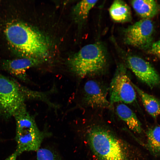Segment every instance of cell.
<instances>
[{"instance_id":"obj_1","label":"cell","mask_w":160,"mask_h":160,"mask_svg":"<svg viewBox=\"0 0 160 160\" xmlns=\"http://www.w3.org/2000/svg\"><path fill=\"white\" fill-rule=\"evenodd\" d=\"M4 33L11 49L20 57L40 60L47 56L49 45L46 39L26 24L18 21L10 23Z\"/></svg>"},{"instance_id":"obj_2","label":"cell","mask_w":160,"mask_h":160,"mask_svg":"<svg viewBox=\"0 0 160 160\" xmlns=\"http://www.w3.org/2000/svg\"><path fill=\"white\" fill-rule=\"evenodd\" d=\"M87 138L90 148L98 160H133L128 147L104 126H92Z\"/></svg>"},{"instance_id":"obj_3","label":"cell","mask_w":160,"mask_h":160,"mask_svg":"<svg viewBox=\"0 0 160 160\" xmlns=\"http://www.w3.org/2000/svg\"><path fill=\"white\" fill-rule=\"evenodd\" d=\"M106 50L100 42L84 46L69 59L71 71L80 78L100 73L107 64Z\"/></svg>"},{"instance_id":"obj_4","label":"cell","mask_w":160,"mask_h":160,"mask_svg":"<svg viewBox=\"0 0 160 160\" xmlns=\"http://www.w3.org/2000/svg\"><path fill=\"white\" fill-rule=\"evenodd\" d=\"M13 116L16 127L15 151L19 155L25 152L37 151L48 135L40 130L34 119L27 111L25 104L17 111Z\"/></svg>"},{"instance_id":"obj_5","label":"cell","mask_w":160,"mask_h":160,"mask_svg":"<svg viewBox=\"0 0 160 160\" xmlns=\"http://www.w3.org/2000/svg\"><path fill=\"white\" fill-rule=\"evenodd\" d=\"M38 95V92L0 74V116L5 119L13 116L26 100L36 98Z\"/></svg>"},{"instance_id":"obj_6","label":"cell","mask_w":160,"mask_h":160,"mask_svg":"<svg viewBox=\"0 0 160 160\" xmlns=\"http://www.w3.org/2000/svg\"><path fill=\"white\" fill-rule=\"evenodd\" d=\"M111 105L119 102L130 104L136 99L135 90L123 64L118 65L109 88Z\"/></svg>"},{"instance_id":"obj_7","label":"cell","mask_w":160,"mask_h":160,"mask_svg":"<svg viewBox=\"0 0 160 160\" xmlns=\"http://www.w3.org/2000/svg\"><path fill=\"white\" fill-rule=\"evenodd\" d=\"M153 31L152 21L143 19L124 29V42L126 44L148 50L153 43Z\"/></svg>"},{"instance_id":"obj_8","label":"cell","mask_w":160,"mask_h":160,"mask_svg":"<svg viewBox=\"0 0 160 160\" xmlns=\"http://www.w3.org/2000/svg\"><path fill=\"white\" fill-rule=\"evenodd\" d=\"M116 47L127 66L139 79L151 88L160 85V76L149 63L140 57Z\"/></svg>"},{"instance_id":"obj_9","label":"cell","mask_w":160,"mask_h":160,"mask_svg":"<svg viewBox=\"0 0 160 160\" xmlns=\"http://www.w3.org/2000/svg\"><path fill=\"white\" fill-rule=\"evenodd\" d=\"M83 103L92 108H110L111 107L107 98V90L99 82L91 80L85 83L83 91Z\"/></svg>"},{"instance_id":"obj_10","label":"cell","mask_w":160,"mask_h":160,"mask_svg":"<svg viewBox=\"0 0 160 160\" xmlns=\"http://www.w3.org/2000/svg\"><path fill=\"white\" fill-rule=\"evenodd\" d=\"M40 60L33 58L20 57L13 60H4L3 69L16 77L23 81L26 79V71L30 68L38 65Z\"/></svg>"},{"instance_id":"obj_11","label":"cell","mask_w":160,"mask_h":160,"mask_svg":"<svg viewBox=\"0 0 160 160\" xmlns=\"http://www.w3.org/2000/svg\"><path fill=\"white\" fill-rule=\"evenodd\" d=\"M116 110L119 117L131 130L138 133L142 132L141 123L134 112L127 105L122 103L119 104Z\"/></svg>"},{"instance_id":"obj_12","label":"cell","mask_w":160,"mask_h":160,"mask_svg":"<svg viewBox=\"0 0 160 160\" xmlns=\"http://www.w3.org/2000/svg\"><path fill=\"white\" fill-rule=\"evenodd\" d=\"M137 13L143 19H150L159 12L160 7L155 1L152 0H135L131 2Z\"/></svg>"},{"instance_id":"obj_13","label":"cell","mask_w":160,"mask_h":160,"mask_svg":"<svg viewBox=\"0 0 160 160\" xmlns=\"http://www.w3.org/2000/svg\"><path fill=\"white\" fill-rule=\"evenodd\" d=\"M109 13L111 18L116 22H129L132 20L130 7L122 0L114 1L109 9Z\"/></svg>"},{"instance_id":"obj_14","label":"cell","mask_w":160,"mask_h":160,"mask_svg":"<svg viewBox=\"0 0 160 160\" xmlns=\"http://www.w3.org/2000/svg\"><path fill=\"white\" fill-rule=\"evenodd\" d=\"M132 84L147 112L155 119L160 116V101L154 96L145 92L132 83Z\"/></svg>"},{"instance_id":"obj_15","label":"cell","mask_w":160,"mask_h":160,"mask_svg":"<svg viewBox=\"0 0 160 160\" xmlns=\"http://www.w3.org/2000/svg\"><path fill=\"white\" fill-rule=\"evenodd\" d=\"M147 146L153 156L160 155V126L149 128L147 132Z\"/></svg>"},{"instance_id":"obj_16","label":"cell","mask_w":160,"mask_h":160,"mask_svg":"<svg viewBox=\"0 0 160 160\" xmlns=\"http://www.w3.org/2000/svg\"><path fill=\"white\" fill-rule=\"evenodd\" d=\"M98 0H82L77 3L73 8V14L78 22H83L88 17L90 10L95 5Z\"/></svg>"},{"instance_id":"obj_17","label":"cell","mask_w":160,"mask_h":160,"mask_svg":"<svg viewBox=\"0 0 160 160\" xmlns=\"http://www.w3.org/2000/svg\"><path fill=\"white\" fill-rule=\"evenodd\" d=\"M36 152V160H62L56 152L47 148H40Z\"/></svg>"},{"instance_id":"obj_18","label":"cell","mask_w":160,"mask_h":160,"mask_svg":"<svg viewBox=\"0 0 160 160\" xmlns=\"http://www.w3.org/2000/svg\"><path fill=\"white\" fill-rule=\"evenodd\" d=\"M148 52L160 59V40L153 43Z\"/></svg>"},{"instance_id":"obj_19","label":"cell","mask_w":160,"mask_h":160,"mask_svg":"<svg viewBox=\"0 0 160 160\" xmlns=\"http://www.w3.org/2000/svg\"><path fill=\"white\" fill-rule=\"evenodd\" d=\"M18 156H19V155L18 153L16 151H15V152L4 160H16Z\"/></svg>"}]
</instances>
